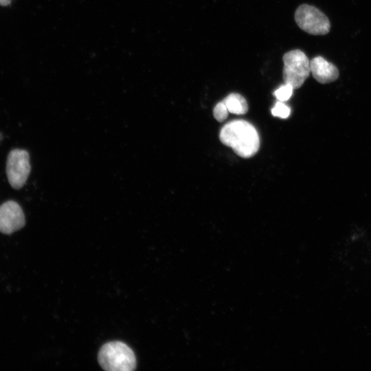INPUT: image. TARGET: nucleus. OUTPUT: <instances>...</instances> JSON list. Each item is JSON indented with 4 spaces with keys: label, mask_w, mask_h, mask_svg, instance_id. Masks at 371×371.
<instances>
[{
    "label": "nucleus",
    "mask_w": 371,
    "mask_h": 371,
    "mask_svg": "<svg viewBox=\"0 0 371 371\" xmlns=\"http://www.w3.org/2000/svg\"><path fill=\"white\" fill-rule=\"evenodd\" d=\"M219 139L243 158L253 157L260 148L257 130L251 123L243 120H233L225 124L220 131Z\"/></svg>",
    "instance_id": "nucleus-1"
},
{
    "label": "nucleus",
    "mask_w": 371,
    "mask_h": 371,
    "mask_svg": "<svg viewBox=\"0 0 371 371\" xmlns=\"http://www.w3.org/2000/svg\"><path fill=\"white\" fill-rule=\"evenodd\" d=\"M98 359L100 366L108 371H131L136 367L133 351L119 341L104 344L98 352Z\"/></svg>",
    "instance_id": "nucleus-2"
},
{
    "label": "nucleus",
    "mask_w": 371,
    "mask_h": 371,
    "mask_svg": "<svg viewBox=\"0 0 371 371\" xmlns=\"http://www.w3.org/2000/svg\"><path fill=\"white\" fill-rule=\"evenodd\" d=\"M282 78L293 89H299L311 73L310 60L300 49H293L283 55Z\"/></svg>",
    "instance_id": "nucleus-3"
},
{
    "label": "nucleus",
    "mask_w": 371,
    "mask_h": 371,
    "mask_svg": "<svg viewBox=\"0 0 371 371\" xmlns=\"http://www.w3.org/2000/svg\"><path fill=\"white\" fill-rule=\"evenodd\" d=\"M295 21L303 31L312 35H325L330 29L328 17L315 6L302 4L295 12Z\"/></svg>",
    "instance_id": "nucleus-4"
},
{
    "label": "nucleus",
    "mask_w": 371,
    "mask_h": 371,
    "mask_svg": "<svg viewBox=\"0 0 371 371\" xmlns=\"http://www.w3.org/2000/svg\"><path fill=\"white\" fill-rule=\"evenodd\" d=\"M31 171L30 155L27 150L15 148L7 157L6 175L10 186L16 190L25 183Z\"/></svg>",
    "instance_id": "nucleus-5"
},
{
    "label": "nucleus",
    "mask_w": 371,
    "mask_h": 371,
    "mask_svg": "<svg viewBox=\"0 0 371 371\" xmlns=\"http://www.w3.org/2000/svg\"><path fill=\"white\" fill-rule=\"evenodd\" d=\"M25 224L21 207L14 201H8L0 205V232L5 234L21 229Z\"/></svg>",
    "instance_id": "nucleus-6"
},
{
    "label": "nucleus",
    "mask_w": 371,
    "mask_h": 371,
    "mask_svg": "<svg viewBox=\"0 0 371 371\" xmlns=\"http://www.w3.org/2000/svg\"><path fill=\"white\" fill-rule=\"evenodd\" d=\"M310 69L315 80L322 84L334 82L339 77L337 67L320 56L310 60Z\"/></svg>",
    "instance_id": "nucleus-7"
},
{
    "label": "nucleus",
    "mask_w": 371,
    "mask_h": 371,
    "mask_svg": "<svg viewBox=\"0 0 371 371\" xmlns=\"http://www.w3.org/2000/svg\"><path fill=\"white\" fill-rule=\"evenodd\" d=\"M229 113L243 115L248 111V104L245 98L237 93L229 94L223 100Z\"/></svg>",
    "instance_id": "nucleus-8"
},
{
    "label": "nucleus",
    "mask_w": 371,
    "mask_h": 371,
    "mask_svg": "<svg viewBox=\"0 0 371 371\" xmlns=\"http://www.w3.org/2000/svg\"><path fill=\"white\" fill-rule=\"evenodd\" d=\"M293 88L289 84L284 83L276 89L273 95L278 101L285 102L290 99L293 94Z\"/></svg>",
    "instance_id": "nucleus-9"
},
{
    "label": "nucleus",
    "mask_w": 371,
    "mask_h": 371,
    "mask_svg": "<svg viewBox=\"0 0 371 371\" xmlns=\"http://www.w3.org/2000/svg\"><path fill=\"white\" fill-rule=\"evenodd\" d=\"M291 113L290 108L283 102H277L271 109V114L275 117H279L283 119L287 118Z\"/></svg>",
    "instance_id": "nucleus-10"
},
{
    "label": "nucleus",
    "mask_w": 371,
    "mask_h": 371,
    "mask_svg": "<svg viewBox=\"0 0 371 371\" xmlns=\"http://www.w3.org/2000/svg\"><path fill=\"white\" fill-rule=\"evenodd\" d=\"M228 113V109L223 101L217 103L213 110L214 118L220 122L224 121L227 117Z\"/></svg>",
    "instance_id": "nucleus-11"
},
{
    "label": "nucleus",
    "mask_w": 371,
    "mask_h": 371,
    "mask_svg": "<svg viewBox=\"0 0 371 371\" xmlns=\"http://www.w3.org/2000/svg\"><path fill=\"white\" fill-rule=\"evenodd\" d=\"M12 0H0V5L6 6L11 3Z\"/></svg>",
    "instance_id": "nucleus-12"
}]
</instances>
